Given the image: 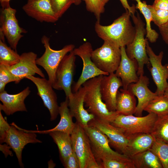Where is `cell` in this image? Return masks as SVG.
Here are the masks:
<instances>
[{"label": "cell", "instance_id": "6da1fadb", "mask_svg": "<svg viewBox=\"0 0 168 168\" xmlns=\"http://www.w3.org/2000/svg\"><path fill=\"white\" fill-rule=\"evenodd\" d=\"M131 14L127 10L108 26L102 25L97 21L95 28L98 36L104 41L112 42L120 48L127 46L133 41L136 32L131 21Z\"/></svg>", "mask_w": 168, "mask_h": 168}, {"label": "cell", "instance_id": "7a4b0ae2", "mask_svg": "<svg viewBox=\"0 0 168 168\" xmlns=\"http://www.w3.org/2000/svg\"><path fill=\"white\" fill-rule=\"evenodd\" d=\"M103 75L91 79L82 84L85 90L84 103L87 110L95 118L111 123L119 114L116 111H109L102 99L100 84Z\"/></svg>", "mask_w": 168, "mask_h": 168}, {"label": "cell", "instance_id": "3957f363", "mask_svg": "<svg viewBox=\"0 0 168 168\" xmlns=\"http://www.w3.org/2000/svg\"><path fill=\"white\" fill-rule=\"evenodd\" d=\"M135 28L136 32L133 41L127 45L125 49L126 54L131 59H135L138 64L137 75L138 76L144 74V67L146 65L148 69L151 66L146 51V41L144 38L146 34L145 24L143 21L140 14L137 12V15L131 14Z\"/></svg>", "mask_w": 168, "mask_h": 168}, {"label": "cell", "instance_id": "277c9868", "mask_svg": "<svg viewBox=\"0 0 168 168\" xmlns=\"http://www.w3.org/2000/svg\"><path fill=\"white\" fill-rule=\"evenodd\" d=\"M70 135L73 150L79 159L80 168H103L94 155L84 128L76 122Z\"/></svg>", "mask_w": 168, "mask_h": 168}, {"label": "cell", "instance_id": "5b68a950", "mask_svg": "<svg viewBox=\"0 0 168 168\" xmlns=\"http://www.w3.org/2000/svg\"><path fill=\"white\" fill-rule=\"evenodd\" d=\"M157 117L153 113L143 117L119 114L111 124L122 129L126 136L140 133H151Z\"/></svg>", "mask_w": 168, "mask_h": 168}, {"label": "cell", "instance_id": "8992f818", "mask_svg": "<svg viewBox=\"0 0 168 168\" xmlns=\"http://www.w3.org/2000/svg\"><path fill=\"white\" fill-rule=\"evenodd\" d=\"M84 128L89 139L94 155L101 165V161L104 159L129 158L125 155L112 149L107 136L97 128L88 124Z\"/></svg>", "mask_w": 168, "mask_h": 168}, {"label": "cell", "instance_id": "52a82bcc", "mask_svg": "<svg viewBox=\"0 0 168 168\" xmlns=\"http://www.w3.org/2000/svg\"><path fill=\"white\" fill-rule=\"evenodd\" d=\"M49 41V39L47 36H42L41 41L45 50L40 57L37 58L36 63L44 69L48 75V80L53 85L55 81L56 72L60 63L68 53L74 49L75 46L68 44L61 49L55 50L50 47Z\"/></svg>", "mask_w": 168, "mask_h": 168}, {"label": "cell", "instance_id": "ba28073f", "mask_svg": "<svg viewBox=\"0 0 168 168\" xmlns=\"http://www.w3.org/2000/svg\"><path fill=\"white\" fill-rule=\"evenodd\" d=\"M91 59L100 70L109 74L114 73L120 62V48L112 42L104 41L101 47L93 50Z\"/></svg>", "mask_w": 168, "mask_h": 168}, {"label": "cell", "instance_id": "9c48e42d", "mask_svg": "<svg viewBox=\"0 0 168 168\" xmlns=\"http://www.w3.org/2000/svg\"><path fill=\"white\" fill-rule=\"evenodd\" d=\"M93 50L92 45L89 42H86L73 50L74 54L82 60L83 66L81 76L72 86L73 93L77 91L87 81L100 75L109 74L100 69L92 61L91 56Z\"/></svg>", "mask_w": 168, "mask_h": 168}, {"label": "cell", "instance_id": "30bf717a", "mask_svg": "<svg viewBox=\"0 0 168 168\" xmlns=\"http://www.w3.org/2000/svg\"><path fill=\"white\" fill-rule=\"evenodd\" d=\"M76 56L73 50L64 57L57 68L55 81L52 85L54 89L64 91L68 99L73 95L72 88L75 70Z\"/></svg>", "mask_w": 168, "mask_h": 168}, {"label": "cell", "instance_id": "8fae6325", "mask_svg": "<svg viewBox=\"0 0 168 168\" xmlns=\"http://www.w3.org/2000/svg\"><path fill=\"white\" fill-rule=\"evenodd\" d=\"M16 10L10 6L2 8L0 16V31L6 38L13 49L16 51L17 45L27 31L19 25L16 17Z\"/></svg>", "mask_w": 168, "mask_h": 168}, {"label": "cell", "instance_id": "7c38bea8", "mask_svg": "<svg viewBox=\"0 0 168 168\" xmlns=\"http://www.w3.org/2000/svg\"><path fill=\"white\" fill-rule=\"evenodd\" d=\"M146 51L151 64L148 69L156 86L155 93L157 96L163 95L168 88V64L163 65L162 64L163 52L161 51L158 55L156 54L149 46L147 39Z\"/></svg>", "mask_w": 168, "mask_h": 168}, {"label": "cell", "instance_id": "4fadbf2b", "mask_svg": "<svg viewBox=\"0 0 168 168\" xmlns=\"http://www.w3.org/2000/svg\"><path fill=\"white\" fill-rule=\"evenodd\" d=\"M11 125L1 143L5 142L11 147L15 153L19 165L23 168L22 153L25 146L29 143H41L42 142L36 138V133L26 132L13 125Z\"/></svg>", "mask_w": 168, "mask_h": 168}, {"label": "cell", "instance_id": "5bb4252c", "mask_svg": "<svg viewBox=\"0 0 168 168\" xmlns=\"http://www.w3.org/2000/svg\"><path fill=\"white\" fill-rule=\"evenodd\" d=\"M26 78L31 81L37 89V94L42 99L44 105L49 110L50 120H55L59 114V106L57 103L56 94L52 85L44 78H40L34 76H27Z\"/></svg>", "mask_w": 168, "mask_h": 168}, {"label": "cell", "instance_id": "9a60e30c", "mask_svg": "<svg viewBox=\"0 0 168 168\" xmlns=\"http://www.w3.org/2000/svg\"><path fill=\"white\" fill-rule=\"evenodd\" d=\"M88 124L100 130L108 137L110 146L118 152L125 154L128 138L122 129L113 125L110 123L95 118L90 121Z\"/></svg>", "mask_w": 168, "mask_h": 168}, {"label": "cell", "instance_id": "2e32d148", "mask_svg": "<svg viewBox=\"0 0 168 168\" xmlns=\"http://www.w3.org/2000/svg\"><path fill=\"white\" fill-rule=\"evenodd\" d=\"M37 54L32 52L22 53L20 55L19 61L11 66L8 68L16 79L15 83L17 84L27 76H34L35 74L42 78L45 76L41 70L37 66Z\"/></svg>", "mask_w": 168, "mask_h": 168}, {"label": "cell", "instance_id": "e0dca14e", "mask_svg": "<svg viewBox=\"0 0 168 168\" xmlns=\"http://www.w3.org/2000/svg\"><path fill=\"white\" fill-rule=\"evenodd\" d=\"M22 9L28 16L41 22L53 23L59 19L52 8L50 0L28 1Z\"/></svg>", "mask_w": 168, "mask_h": 168}, {"label": "cell", "instance_id": "ac0fdd59", "mask_svg": "<svg viewBox=\"0 0 168 168\" xmlns=\"http://www.w3.org/2000/svg\"><path fill=\"white\" fill-rule=\"evenodd\" d=\"M121 86V79L114 73L103 75L100 82V90L102 99L110 111H116L117 95Z\"/></svg>", "mask_w": 168, "mask_h": 168}, {"label": "cell", "instance_id": "d6986e66", "mask_svg": "<svg viewBox=\"0 0 168 168\" xmlns=\"http://www.w3.org/2000/svg\"><path fill=\"white\" fill-rule=\"evenodd\" d=\"M149 79L143 74L139 77L138 81L129 84L128 89L138 99V103L134 114L135 116L141 117L144 109L149 103L157 95L152 92L148 88Z\"/></svg>", "mask_w": 168, "mask_h": 168}, {"label": "cell", "instance_id": "ffe728a7", "mask_svg": "<svg viewBox=\"0 0 168 168\" xmlns=\"http://www.w3.org/2000/svg\"><path fill=\"white\" fill-rule=\"evenodd\" d=\"M120 49L121 59L115 74L121 79L123 89H128L129 84L138 80L139 77L137 74L138 64L135 59H131L128 57L125 47H121Z\"/></svg>", "mask_w": 168, "mask_h": 168}, {"label": "cell", "instance_id": "44dd1931", "mask_svg": "<svg viewBox=\"0 0 168 168\" xmlns=\"http://www.w3.org/2000/svg\"><path fill=\"white\" fill-rule=\"evenodd\" d=\"M85 92V89L82 86L77 91L73 93L72 97L68 99V106L72 115L76 119V122L83 128L87 126L89 123L95 118L84 108Z\"/></svg>", "mask_w": 168, "mask_h": 168}, {"label": "cell", "instance_id": "7402d4cb", "mask_svg": "<svg viewBox=\"0 0 168 168\" xmlns=\"http://www.w3.org/2000/svg\"><path fill=\"white\" fill-rule=\"evenodd\" d=\"M30 92L27 86L20 92L10 94L5 90L0 92V111H3L7 115H12L18 111H27L24 100Z\"/></svg>", "mask_w": 168, "mask_h": 168}, {"label": "cell", "instance_id": "603a6c76", "mask_svg": "<svg viewBox=\"0 0 168 168\" xmlns=\"http://www.w3.org/2000/svg\"><path fill=\"white\" fill-rule=\"evenodd\" d=\"M68 99L66 98L65 101L61 103L59 106V114L60 119L58 124L50 129L44 130H28L22 129L25 132L40 134H47L54 131H59L67 133L70 135L73 130L75 123L73 122L72 118L68 106Z\"/></svg>", "mask_w": 168, "mask_h": 168}, {"label": "cell", "instance_id": "cb8c5ba5", "mask_svg": "<svg viewBox=\"0 0 168 168\" xmlns=\"http://www.w3.org/2000/svg\"><path fill=\"white\" fill-rule=\"evenodd\" d=\"M128 142L125 155L129 157L150 149L155 139L151 133H140L127 136Z\"/></svg>", "mask_w": 168, "mask_h": 168}, {"label": "cell", "instance_id": "d4e9b609", "mask_svg": "<svg viewBox=\"0 0 168 168\" xmlns=\"http://www.w3.org/2000/svg\"><path fill=\"white\" fill-rule=\"evenodd\" d=\"M135 96L128 90L121 89L116 97V111L119 114L133 115L137 107Z\"/></svg>", "mask_w": 168, "mask_h": 168}, {"label": "cell", "instance_id": "484cf974", "mask_svg": "<svg viewBox=\"0 0 168 168\" xmlns=\"http://www.w3.org/2000/svg\"><path fill=\"white\" fill-rule=\"evenodd\" d=\"M49 134L58 146L63 164L73 152L71 135L67 133L59 131L52 132Z\"/></svg>", "mask_w": 168, "mask_h": 168}, {"label": "cell", "instance_id": "4316f807", "mask_svg": "<svg viewBox=\"0 0 168 168\" xmlns=\"http://www.w3.org/2000/svg\"><path fill=\"white\" fill-rule=\"evenodd\" d=\"M135 168H163L156 155L150 149L130 158Z\"/></svg>", "mask_w": 168, "mask_h": 168}, {"label": "cell", "instance_id": "83f0119b", "mask_svg": "<svg viewBox=\"0 0 168 168\" xmlns=\"http://www.w3.org/2000/svg\"><path fill=\"white\" fill-rule=\"evenodd\" d=\"M135 0L137 2L136 8L138 9L143 15L146 22V38L151 43L156 42L158 37V34L156 30L152 29L151 22L152 21L151 12L146 2L140 0Z\"/></svg>", "mask_w": 168, "mask_h": 168}, {"label": "cell", "instance_id": "f1b7e54d", "mask_svg": "<svg viewBox=\"0 0 168 168\" xmlns=\"http://www.w3.org/2000/svg\"><path fill=\"white\" fill-rule=\"evenodd\" d=\"M144 110L158 116L168 114V96L164 94L157 96L149 103Z\"/></svg>", "mask_w": 168, "mask_h": 168}, {"label": "cell", "instance_id": "f546056e", "mask_svg": "<svg viewBox=\"0 0 168 168\" xmlns=\"http://www.w3.org/2000/svg\"><path fill=\"white\" fill-rule=\"evenodd\" d=\"M151 134L155 139L168 143V114L158 116Z\"/></svg>", "mask_w": 168, "mask_h": 168}, {"label": "cell", "instance_id": "4dcf8cb0", "mask_svg": "<svg viewBox=\"0 0 168 168\" xmlns=\"http://www.w3.org/2000/svg\"><path fill=\"white\" fill-rule=\"evenodd\" d=\"M20 58V55L16 51L0 39V64L11 66L18 63Z\"/></svg>", "mask_w": 168, "mask_h": 168}, {"label": "cell", "instance_id": "1f68e13d", "mask_svg": "<svg viewBox=\"0 0 168 168\" xmlns=\"http://www.w3.org/2000/svg\"><path fill=\"white\" fill-rule=\"evenodd\" d=\"M150 150L158 157L162 167L168 168V143L155 139Z\"/></svg>", "mask_w": 168, "mask_h": 168}, {"label": "cell", "instance_id": "d6a6232c", "mask_svg": "<svg viewBox=\"0 0 168 168\" xmlns=\"http://www.w3.org/2000/svg\"><path fill=\"white\" fill-rule=\"evenodd\" d=\"M87 11L93 13L97 21H100L101 15L105 12V6L109 0H82Z\"/></svg>", "mask_w": 168, "mask_h": 168}, {"label": "cell", "instance_id": "836d02e7", "mask_svg": "<svg viewBox=\"0 0 168 168\" xmlns=\"http://www.w3.org/2000/svg\"><path fill=\"white\" fill-rule=\"evenodd\" d=\"M103 168H135L130 158L104 159L101 161Z\"/></svg>", "mask_w": 168, "mask_h": 168}, {"label": "cell", "instance_id": "e575fe53", "mask_svg": "<svg viewBox=\"0 0 168 168\" xmlns=\"http://www.w3.org/2000/svg\"><path fill=\"white\" fill-rule=\"evenodd\" d=\"M151 11L152 21L158 27L168 21V11L156 9L152 5H148Z\"/></svg>", "mask_w": 168, "mask_h": 168}, {"label": "cell", "instance_id": "d590c367", "mask_svg": "<svg viewBox=\"0 0 168 168\" xmlns=\"http://www.w3.org/2000/svg\"><path fill=\"white\" fill-rule=\"evenodd\" d=\"M52 8L59 18L69 8L71 5L74 4V0H50Z\"/></svg>", "mask_w": 168, "mask_h": 168}, {"label": "cell", "instance_id": "8d00e7d4", "mask_svg": "<svg viewBox=\"0 0 168 168\" xmlns=\"http://www.w3.org/2000/svg\"><path fill=\"white\" fill-rule=\"evenodd\" d=\"M0 81L7 84L12 82H16V78L9 70L8 65L0 64Z\"/></svg>", "mask_w": 168, "mask_h": 168}, {"label": "cell", "instance_id": "74e56055", "mask_svg": "<svg viewBox=\"0 0 168 168\" xmlns=\"http://www.w3.org/2000/svg\"><path fill=\"white\" fill-rule=\"evenodd\" d=\"M63 165L66 168H80L79 159L74 151L67 158Z\"/></svg>", "mask_w": 168, "mask_h": 168}, {"label": "cell", "instance_id": "f35d334b", "mask_svg": "<svg viewBox=\"0 0 168 168\" xmlns=\"http://www.w3.org/2000/svg\"><path fill=\"white\" fill-rule=\"evenodd\" d=\"M11 126L4 119L0 111V140L1 143Z\"/></svg>", "mask_w": 168, "mask_h": 168}, {"label": "cell", "instance_id": "ab89813d", "mask_svg": "<svg viewBox=\"0 0 168 168\" xmlns=\"http://www.w3.org/2000/svg\"><path fill=\"white\" fill-rule=\"evenodd\" d=\"M152 6L156 9L168 11V0H155Z\"/></svg>", "mask_w": 168, "mask_h": 168}, {"label": "cell", "instance_id": "60d3db41", "mask_svg": "<svg viewBox=\"0 0 168 168\" xmlns=\"http://www.w3.org/2000/svg\"><path fill=\"white\" fill-rule=\"evenodd\" d=\"M158 27L163 40L168 44V21Z\"/></svg>", "mask_w": 168, "mask_h": 168}, {"label": "cell", "instance_id": "b9f144b4", "mask_svg": "<svg viewBox=\"0 0 168 168\" xmlns=\"http://www.w3.org/2000/svg\"><path fill=\"white\" fill-rule=\"evenodd\" d=\"M126 11L128 10L131 14H135L136 11V6L134 4L131 7L128 4L127 0H119Z\"/></svg>", "mask_w": 168, "mask_h": 168}, {"label": "cell", "instance_id": "7bdbcfd3", "mask_svg": "<svg viewBox=\"0 0 168 168\" xmlns=\"http://www.w3.org/2000/svg\"><path fill=\"white\" fill-rule=\"evenodd\" d=\"M11 147L8 145L0 144V150L4 154L6 157H7L8 155L10 156H12L13 154L12 152L10 150V149Z\"/></svg>", "mask_w": 168, "mask_h": 168}, {"label": "cell", "instance_id": "ee69618b", "mask_svg": "<svg viewBox=\"0 0 168 168\" xmlns=\"http://www.w3.org/2000/svg\"><path fill=\"white\" fill-rule=\"evenodd\" d=\"M11 0H0L2 8H4L10 6L9 3Z\"/></svg>", "mask_w": 168, "mask_h": 168}, {"label": "cell", "instance_id": "f6af8a7d", "mask_svg": "<svg viewBox=\"0 0 168 168\" xmlns=\"http://www.w3.org/2000/svg\"><path fill=\"white\" fill-rule=\"evenodd\" d=\"M6 84L5 82L0 81V92L5 91V88Z\"/></svg>", "mask_w": 168, "mask_h": 168}, {"label": "cell", "instance_id": "bcb514c9", "mask_svg": "<svg viewBox=\"0 0 168 168\" xmlns=\"http://www.w3.org/2000/svg\"><path fill=\"white\" fill-rule=\"evenodd\" d=\"M74 4L75 5H79L81 2H82V0H74Z\"/></svg>", "mask_w": 168, "mask_h": 168}, {"label": "cell", "instance_id": "7dc6e473", "mask_svg": "<svg viewBox=\"0 0 168 168\" xmlns=\"http://www.w3.org/2000/svg\"><path fill=\"white\" fill-rule=\"evenodd\" d=\"M164 94L168 96V88L166 90Z\"/></svg>", "mask_w": 168, "mask_h": 168}, {"label": "cell", "instance_id": "c3c4849f", "mask_svg": "<svg viewBox=\"0 0 168 168\" xmlns=\"http://www.w3.org/2000/svg\"><path fill=\"white\" fill-rule=\"evenodd\" d=\"M32 0H28V1H32Z\"/></svg>", "mask_w": 168, "mask_h": 168}]
</instances>
